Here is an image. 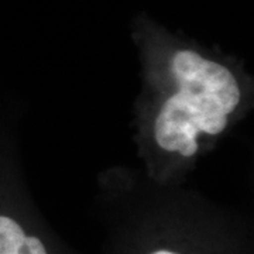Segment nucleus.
<instances>
[{"instance_id": "obj_3", "label": "nucleus", "mask_w": 254, "mask_h": 254, "mask_svg": "<svg viewBox=\"0 0 254 254\" xmlns=\"http://www.w3.org/2000/svg\"><path fill=\"white\" fill-rule=\"evenodd\" d=\"M0 254H47L34 236H27L14 219L0 215Z\"/></svg>"}, {"instance_id": "obj_4", "label": "nucleus", "mask_w": 254, "mask_h": 254, "mask_svg": "<svg viewBox=\"0 0 254 254\" xmlns=\"http://www.w3.org/2000/svg\"><path fill=\"white\" fill-rule=\"evenodd\" d=\"M153 254H175V253H173V252H168V250H160V252H155V253Z\"/></svg>"}, {"instance_id": "obj_2", "label": "nucleus", "mask_w": 254, "mask_h": 254, "mask_svg": "<svg viewBox=\"0 0 254 254\" xmlns=\"http://www.w3.org/2000/svg\"><path fill=\"white\" fill-rule=\"evenodd\" d=\"M226 125L227 116L203 112L178 91L167 99L158 113L154 134L157 144L161 148L190 157L198 150V133L219 134L225 130Z\"/></svg>"}, {"instance_id": "obj_1", "label": "nucleus", "mask_w": 254, "mask_h": 254, "mask_svg": "<svg viewBox=\"0 0 254 254\" xmlns=\"http://www.w3.org/2000/svg\"><path fill=\"white\" fill-rule=\"evenodd\" d=\"M177 85L188 99L210 115L227 116L240 102V89L232 72L193 51H178L171 61Z\"/></svg>"}]
</instances>
